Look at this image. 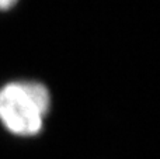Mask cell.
Here are the masks:
<instances>
[{"label":"cell","instance_id":"6da1fadb","mask_svg":"<svg viewBox=\"0 0 160 159\" xmlns=\"http://www.w3.org/2000/svg\"><path fill=\"white\" fill-rule=\"evenodd\" d=\"M51 109V93L37 80H13L0 87V123L17 137L42 131Z\"/></svg>","mask_w":160,"mask_h":159},{"label":"cell","instance_id":"7a4b0ae2","mask_svg":"<svg viewBox=\"0 0 160 159\" xmlns=\"http://www.w3.org/2000/svg\"><path fill=\"white\" fill-rule=\"evenodd\" d=\"M18 3V0H0V11H7L13 8Z\"/></svg>","mask_w":160,"mask_h":159}]
</instances>
